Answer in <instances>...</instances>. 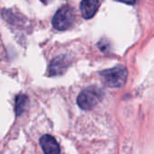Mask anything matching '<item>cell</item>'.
I'll use <instances>...</instances> for the list:
<instances>
[{"mask_svg":"<svg viewBox=\"0 0 154 154\" xmlns=\"http://www.w3.org/2000/svg\"><path fill=\"white\" fill-rule=\"evenodd\" d=\"M103 92L95 87L88 88L82 90L78 98L77 102L79 106L83 110H91L93 109L102 99Z\"/></svg>","mask_w":154,"mask_h":154,"instance_id":"3","label":"cell"},{"mask_svg":"<svg viewBox=\"0 0 154 154\" xmlns=\"http://www.w3.org/2000/svg\"><path fill=\"white\" fill-rule=\"evenodd\" d=\"M41 1H42V3H44V4H46V5H47V4H49V3H51L53 0H41Z\"/></svg>","mask_w":154,"mask_h":154,"instance_id":"9","label":"cell"},{"mask_svg":"<svg viewBox=\"0 0 154 154\" xmlns=\"http://www.w3.org/2000/svg\"><path fill=\"white\" fill-rule=\"evenodd\" d=\"M116 1H119L127 5H135L138 2V0H116Z\"/></svg>","mask_w":154,"mask_h":154,"instance_id":"8","label":"cell"},{"mask_svg":"<svg viewBox=\"0 0 154 154\" xmlns=\"http://www.w3.org/2000/svg\"><path fill=\"white\" fill-rule=\"evenodd\" d=\"M127 69L124 66H116L100 72L103 83L112 88H119L125 85L127 79Z\"/></svg>","mask_w":154,"mask_h":154,"instance_id":"1","label":"cell"},{"mask_svg":"<svg viewBox=\"0 0 154 154\" xmlns=\"http://www.w3.org/2000/svg\"><path fill=\"white\" fill-rule=\"evenodd\" d=\"M100 6L99 0H82L80 3V11L83 18L90 19L97 12Z\"/></svg>","mask_w":154,"mask_h":154,"instance_id":"6","label":"cell"},{"mask_svg":"<svg viewBox=\"0 0 154 154\" xmlns=\"http://www.w3.org/2000/svg\"><path fill=\"white\" fill-rule=\"evenodd\" d=\"M69 66V60L65 56H58L54 58L49 67L50 76H60L65 72Z\"/></svg>","mask_w":154,"mask_h":154,"instance_id":"4","label":"cell"},{"mask_svg":"<svg viewBox=\"0 0 154 154\" xmlns=\"http://www.w3.org/2000/svg\"><path fill=\"white\" fill-rule=\"evenodd\" d=\"M76 14L74 9L69 5L60 7L52 18V26L59 31L69 29L75 23Z\"/></svg>","mask_w":154,"mask_h":154,"instance_id":"2","label":"cell"},{"mask_svg":"<svg viewBox=\"0 0 154 154\" xmlns=\"http://www.w3.org/2000/svg\"><path fill=\"white\" fill-rule=\"evenodd\" d=\"M14 111L17 116H21L23 114V112L26 110L29 103V98L26 95L20 94L17 95L14 100Z\"/></svg>","mask_w":154,"mask_h":154,"instance_id":"7","label":"cell"},{"mask_svg":"<svg viewBox=\"0 0 154 154\" xmlns=\"http://www.w3.org/2000/svg\"><path fill=\"white\" fill-rule=\"evenodd\" d=\"M40 145L46 154H58L60 152V148L55 138L51 135L45 134L40 139Z\"/></svg>","mask_w":154,"mask_h":154,"instance_id":"5","label":"cell"}]
</instances>
